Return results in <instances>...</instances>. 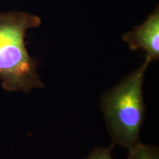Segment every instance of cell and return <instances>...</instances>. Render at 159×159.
Here are the masks:
<instances>
[{
  "label": "cell",
  "mask_w": 159,
  "mask_h": 159,
  "mask_svg": "<svg viewBox=\"0 0 159 159\" xmlns=\"http://www.w3.org/2000/svg\"><path fill=\"white\" fill-rule=\"evenodd\" d=\"M150 63L145 57L140 66L101 97V110L113 146L130 150L140 142L139 134L146 115L143 84Z\"/></svg>",
  "instance_id": "2"
},
{
  "label": "cell",
  "mask_w": 159,
  "mask_h": 159,
  "mask_svg": "<svg viewBox=\"0 0 159 159\" xmlns=\"http://www.w3.org/2000/svg\"><path fill=\"white\" fill-rule=\"evenodd\" d=\"M122 40L131 50H142L145 57L152 62L159 59V7L157 5L152 13L141 25L122 35Z\"/></svg>",
  "instance_id": "3"
},
{
  "label": "cell",
  "mask_w": 159,
  "mask_h": 159,
  "mask_svg": "<svg viewBox=\"0 0 159 159\" xmlns=\"http://www.w3.org/2000/svg\"><path fill=\"white\" fill-rule=\"evenodd\" d=\"M128 159H159L158 147L139 142L129 150Z\"/></svg>",
  "instance_id": "4"
},
{
  "label": "cell",
  "mask_w": 159,
  "mask_h": 159,
  "mask_svg": "<svg viewBox=\"0 0 159 159\" xmlns=\"http://www.w3.org/2000/svg\"><path fill=\"white\" fill-rule=\"evenodd\" d=\"M41 24V18L28 13L0 14V80L5 91L27 93L45 87L25 44L27 32Z\"/></svg>",
  "instance_id": "1"
},
{
  "label": "cell",
  "mask_w": 159,
  "mask_h": 159,
  "mask_svg": "<svg viewBox=\"0 0 159 159\" xmlns=\"http://www.w3.org/2000/svg\"><path fill=\"white\" fill-rule=\"evenodd\" d=\"M111 149L112 147L111 148L99 147L95 148L89 156L84 159H113L111 156Z\"/></svg>",
  "instance_id": "5"
}]
</instances>
